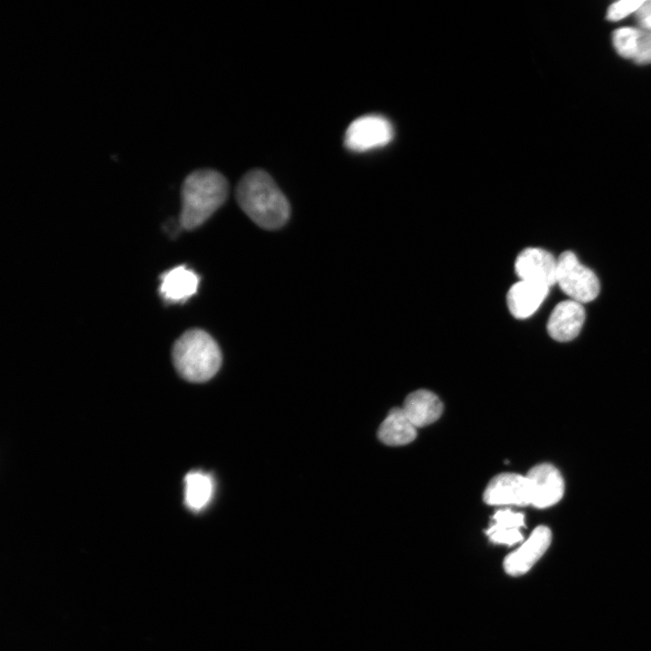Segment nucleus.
<instances>
[{
    "mask_svg": "<svg viewBox=\"0 0 651 651\" xmlns=\"http://www.w3.org/2000/svg\"><path fill=\"white\" fill-rule=\"evenodd\" d=\"M530 485L531 505L537 508L553 505L564 493V482L559 470L551 464H539L526 475Z\"/></svg>",
    "mask_w": 651,
    "mask_h": 651,
    "instance_id": "nucleus-8",
    "label": "nucleus"
},
{
    "mask_svg": "<svg viewBox=\"0 0 651 651\" xmlns=\"http://www.w3.org/2000/svg\"><path fill=\"white\" fill-rule=\"evenodd\" d=\"M402 410L417 428L436 421L442 414L443 404L433 392L418 390L407 396Z\"/></svg>",
    "mask_w": 651,
    "mask_h": 651,
    "instance_id": "nucleus-13",
    "label": "nucleus"
},
{
    "mask_svg": "<svg viewBox=\"0 0 651 651\" xmlns=\"http://www.w3.org/2000/svg\"><path fill=\"white\" fill-rule=\"evenodd\" d=\"M493 524L486 531L489 539L499 544L514 545L524 540L521 528L524 526L523 513L511 509L497 510L492 517Z\"/></svg>",
    "mask_w": 651,
    "mask_h": 651,
    "instance_id": "nucleus-15",
    "label": "nucleus"
},
{
    "mask_svg": "<svg viewBox=\"0 0 651 651\" xmlns=\"http://www.w3.org/2000/svg\"><path fill=\"white\" fill-rule=\"evenodd\" d=\"M617 52L637 63H651V31L622 27L612 35Z\"/></svg>",
    "mask_w": 651,
    "mask_h": 651,
    "instance_id": "nucleus-11",
    "label": "nucleus"
},
{
    "mask_svg": "<svg viewBox=\"0 0 651 651\" xmlns=\"http://www.w3.org/2000/svg\"><path fill=\"white\" fill-rule=\"evenodd\" d=\"M198 276L184 266L175 267L161 276L160 294L167 302H181L196 293Z\"/></svg>",
    "mask_w": 651,
    "mask_h": 651,
    "instance_id": "nucleus-14",
    "label": "nucleus"
},
{
    "mask_svg": "<svg viewBox=\"0 0 651 651\" xmlns=\"http://www.w3.org/2000/svg\"><path fill=\"white\" fill-rule=\"evenodd\" d=\"M642 0H624L612 4L607 13L609 21H618L632 13H636L642 5Z\"/></svg>",
    "mask_w": 651,
    "mask_h": 651,
    "instance_id": "nucleus-18",
    "label": "nucleus"
},
{
    "mask_svg": "<svg viewBox=\"0 0 651 651\" xmlns=\"http://www.w3.org/2000/svg\"><path fill=\"white\" fill-rule=\"evenodd\" d=\"M173 362L179 374L189 382L208 381L221 367L222 354L214 339L205 331L191 329L175 343Z\"/></svg>",
    "mask_w": 651,
    "mask_h": 651,
    "instance_id": "nucleus-3",
    "label": "nucleus"
},
{
    "mask_svg": "<svg viewBox=\"0 0 651 651\" xmlns=\"http://www.w3.org/2000/svg\"><path fill=\"white\" fill-rule=\"evenodd\" d=\"M584 320L585 311L580 303L571 299L561 301L550 315L547 331L554 340L570 341L579 335Z\"/></svg>",
    "mask_w": 651,
    "mask_h": 651,
    "instance_id": "nucleus-10",
    "label": "nucleus"
},
{
    "mask_svg": "<svg viewBox=\"0 0 651 651\" xmlns=\"http://www.w3.org/2000/svg\"><path fill=\"white\" fill-rule=\"evenodd\" d=\"M635 14L638 24L644 29L651 31V0L644 1Z\"/></svg>",
    "mask_w": 651,
    "mask_h": 651,
    "instance_id": "nucleus-19",
    "label": "nucleus"
},
{
    "mask_svg": "<svg viewBox=\"0 0 651 651\" xmlns=\"http://www.w3.org/2000/svg\"><path fill=\"white\" fill-rule=\"evenodd\" d=\"M392 137L393 128L387 118L379 115H366L349 125L344 143L351 151L364 152L387 145Z\"/></svg>",
    "mask_w": 651,
    "mask_h": 651,
    "instance_id": "nucleus-5",
    "label": "nucleus"
},
{
    "mask_svg": "<svg viewBox=\"0 0 651 651\" xmlns=\"http://www.w3.org/2000/svg\"><path fill=\"white\" fill-rule=\"evenodd\" d=\"M548 287L519 280L508 290L506 301L511 314L519 319L531 316L549 293Z\"/></svg>",
    "mask_w": 651,
    "mask_h": 651,
    "instance_id": "nucleus-12",
    "label": "nucleus"
},
{
    "mask_svg": "<svg viewBox=\"0 0 651 651\" xmlns=\"http://www.w3.org/2000/svg\"><path fill=\"white\" fill-rule=\"evenodd\" d=\"M213 491L211 476L203 472H191L184 477V501L186 505L199 511L207 505Z\"/></svg>",
    "mask_w": 651,
    "mask_h": 651,
    "instance_id": "nucleus-17",
    "label": "nucleus"
},
{
    "mask_svg": "<svg viewBox=\"0 0 651 651\" xmlns=\"http://www.w3.org/2000/svg\"><path fill=\"white\" fill-rule=\"evenodd\" d=\"M551 542V530L544 525L536 527L516 551L505 557L504 561L505 572L516 577L529 571L547 551Z\"/></svg>",
    "mask_w": 651,
    "mask_h": 651,
    "instance_id": "nucleus-9",
    "label": "nucleus"
},
{
    "mask_svg": "<svg viewBox=\"0 0 651 651\" xmlns=\"http://www.w3.org/2000/svg\"><path fill=\"white\" fill-rule=\"evenodd\" d=\"M416 427L409 420L402 408H393L378 429L379 439L389 446H401L413 441Z\"/></svg>",
    "mask_w": 651,
    "mask_h": 651,
    "instance_id": "nucleus-16",
    "label": "nucleus"
},
{
    "mask_svg": "<svg viewBox=\"0 0 651 651\" xmlns=\"http://www.w3.org/2000/svg\"><path fill=\"white\" fill-rule=\"evenodd\" d=\"M235 195L241 210L263 229H278L289 218L287 198L272 177L261 169L246 173L238 183Z\"/></svg>",
    "mask_w": 651,
    "mask_h": 651,
    "instance_id": "nucleus-1",
    "label": "nucleus"
},
{
    "mask_svg": "<svg viewBox=\"0 0 651 651\" xmlns=\"http://www.w3.org/2000/svg\"><path fill=\"white\" fill-rule=\"evenodd\" d=\"M229 185L226 178L212 169L189 174L182 185L181 225L187 230L203 224L225 202Z\"/></svg>",
    "mask_w": 651,
    "mask_h": 651,
    "instance_id": "nucleus-2",
    "label": "nucleus"
},
{
    "mask_svg": "<svg viewBox=\"0 0 651 651\" xmlns=\"http://www.w3.org/2000/svg\"><path fill=\"white\" fill-rule=\"evenodd\" d=\"M556 283L571 300L580 304L595 299L599 292L597 276L571 251L562 252L557 259Z\"/></svg>",
    "mask_w": 651,
    "mask_h": 651,
    "instance_id": "nucleus-4",
    "label": "nucleus"
},
{
    "mask_svg": "<svg viewBox=\"0 0 651 651\" xmlns=\"http://www.w3.org/2000/svg\"><path fill=\"white\" fill-rule=\"evenodd\" d=\"M484 501L491 505H531L530 485L526 476L502 473L494 476L484 492Z\"/></svg>",
    "mask_w": 651,
    "mask_h": 651,
    "instance_id": "nucleus-6",
    "label": "nucleus"
},
{
    "mask_svg": "<svg viewBox=\"0 0 651 651\" xmlns=\"http://www.w3.org/2000/svg\"><path fill=\"white\" fill-rule=\"evenodd\" d=\"M514 270L520 280L550 288L556 283L557 259L541 248H527L517 256Z\"/></svg>",
    "mask_w": 651,
    "mask_h": 651,
    "instance_id": "nucleus-7",
    "label": "nucleus"
}]
</instances>
